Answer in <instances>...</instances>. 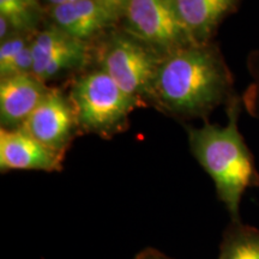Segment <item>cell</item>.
<instances>
[{
    "label": "cell",
    "mask_w": 259,
    "mask_h": 259,
    "mask_svg": "<svg viewBox=\"0 0 259 259\" xmlns=\"http://www.w3.org/2000/svg\"><path fill=\"white\" fill-rule=\"evenodd\" d=\"M95 2L118 23L124 17L126 6L130 0H95Z\"/></svg>",
    "instance_id": "obj_16"
},
{
    "label": "cell",
    "mask_w": 259,
    "mask_h": 259,
    "mask_svg": "<svg viewBox=\"0 0 259 259\" xmlns=\"http://www.w3.org/2000/svg\"><path fill=\"white\" fill-rule=\"evenodd\" d=\"M252 66H253L252 72H253L254 80L248 90L247 96L245 97V103L247 105L248 111L259 118V52L253 57Z\"/></svg>",
    "instance_id": "obj_15"
},
{
    "label": "cell",
    "mask_w": 259,
    "mask_h": 259,
    "mask_svg": "<svg viewBox=\"0 0 259 259\" xmlns=\"http://www.w3.org/2000/svg\"><path fill=\"white\" fill-rule=\"evenodd\" d=\"M181 22L196 45L209 44L225 19L241 0H174Z\"/></svg>",
    "instance_id": "obj_11"
},
{
    "label": "cell",
    "mask_w": 259,
    "mask_h": 259,
    "mask_svg": "<svg viewBox=\"0 0 259 259\" xmlns=\"http://www.w3.org/2000/svg\"><path fill=\"white\" fill-rule=\"evenodd\" d=\"M233 93L231 71L219 47L209 42L164 56L147 100L167 114L205 118L231 101Z\"/></svg>",
    "instance_id": "obj_1"
},
{
    "label": "cell",
    "mask_w": 259,
    "mask_h": 259,
    "mask_svg": "<svg viewBox=\"0 0 259 259\" xmlns=\"http://www.w3.org/2000/svg\"><path fill=\"white\" fill-rule=\"evenodd\" d=\"M30 40L24 36V34L11 35V36L2 41L0 45V77H4L10 65L18 56L19 52L30 44Z\"/></svg>",
    "instance_id": "obj_14"
},
{
    "label": "cell",
    "mask_w": 259,
    "mask_h": 259,
    "mask_svg": "<svg viewBox=\"0 0 259 259\" xmlns=\"http://www.w3.org/2000/svg\"><path fill=\"white\" fill-rule=\"evenodd\" d=\"M64 154L46 147L22 128L0 130V169L59 171Z\"/></svg>",
    "instance_id": "obj_8"
},
{
    "label": "cell",
    "mask_w": 259,
    "mask_h": 259,
    "mask_svg": "<svg viewBox=\"0 0 259 259\" xmlns=\"http://www.w3.org/2000/svg\"><path fill=\"white\" fill-rule=\"evenodd\" d=\"M52 24L70 36L88 42L108 30L116 22L95 0H76L47 9Z\"/></svg>",
    "instance_id": "obj_10"
},
{
    "label": "cell",
    "mask_w": 259,
    "mask_h": 259,
    "mask_svg": "<svg viewBox=\"0 0 259 259\" xmlns=\"http://www.w3.org/2000/svg\"><path fill=\"white\" fill-rule=\"evenodd\" d=\"M163 57L122 29L113 31L103 42L100 69L127 95L143 102Z\"/></svg>",
    "instance_id": "obj_4"
},
{
    "label": "cell",
    "mask_w": 259,
    "mask_h": 259,
    "mask_svg": "<svg viewBox=\"0 0 259 259\" xmlns=\"http://www.w3.org/2000/svg\"><path fill=\"white\" fill-rule=\"evenodd\" d=\"M122 22L126 32L162 56L196 45L174 0H130Z\"/></svg>",
    "instance_id": "obj_5"
},
{
    "label": "cell",
    "mask_w": 259,
    "mask_h": 259,
    "mask_svg": "<svg viewBox=\"0 0 259 259\" xmlns=\"http://www.w3.org/2000/svg\"><path fill=\"white\" fill-rule=\"evenodd\" d=\"M44 14L38 0H0V16L19 34L32 31Z\"/></svg>",
    "instance_id": "obj_12"
},
{
    "label": "cell",
    "mask_w": 259,
    "mask_h": 259,
    "mask_svg": "<svg viewBox=\"0 0 259 259\" xmlns=\"http://www.w3.org/2000/svg\"><path fill=\"white\" fill-rule=\"evenodd\" d=\"M241 102L234 96L228 102V124L204 122L189 128V143L194 157L209 174L219 198L233 218H238L242 194L257 185L259 177L253 158L239 130Z\"/></svg>",
    "instance_id": "obj_2"
},
{
    "label": "cell",
    "mask_w": 259,
    "mask_h": 259,
    "mask_svg": "<svg viewBox=\"0 0 259 259\" xmlns=\"http://www.w3.org/2000/svg\"><path fill=\"white\" fill-rule=\"evenodd\" d=\"M220 259H259V233L241 232L227 244Z\"/></svg>",
    "instance_id": "obj_13"
},
{
    "label": "cell",
    "mask_w": 259,
    "mask_h": 259,
    "mask_svg": "<svg viewBox=\"0 0 259 259\" xmlns=\"http://www.w3.org/2000/svg\"><path fill=\"white\" fill-rule=\"evenodd\" d=\"M10 30H14L11 24L9 23V21L5 17L0 16V38H2V41L10 37Z\"/></svg>",
    "instance_id": "obj_17"
},
{
    "label": "cell",
    "mask_w": 259,
    "mask_h": 259,
    "mask_svg": "<svg viewBox=\"0 0 259 259\" xmlns=\"http://www.w3.org/2000/svg\"><path fill=\"white\" fill-rule=\"evenodd\" d=\"M77 127H79L78 121L70 97L56 89H50L21 126L42 144L63 154L72 141Z\"/></svg>",
    "instance_id": "obj_7"
},
{
    "label": "cell",
    "mask_w": 259,
    "mask_h": 259,
    "mask_svg": "<svg viewBox=\"0 0 259 259\" xmlns=\"http://www.w3.org/2000/svg\"><path fill=\"white\" fill-rule=\"evenodd\" d=\"M50 89L34 74H17L0 82L2 128H21Z\"/></svg>",
    "instance_id": "obj_9"
},
{
    "label": "cell",
    "mask_w": 259,
    "mask_h": 259,
    "mask_svg": "<svg viewBox=\"0 0 259 259\" xmlns=\"http://www.w3.org/2000/svg\"><path fill=\"white\" fill-rule=\"evenodd\" d=\"M45 2H46L48 8H50V6H58V5L67 4V3L76 2V0H45Z\"/></svg>",
    "instance_id": "obj_19"
},
{
    "label": "cell",
    "mask_w": 259,
    "mask_h": 259,
    "mask_svg": "<svg viewBox=\"0 0 259 259\" xmlns=\"http://www.w3.org/2000/svg\"><path fill=\"white\" fill-rule=\"evenodd\" d=\"M32 74L46 83L70 71L80 70L89 59L87 42L77 40L52 24L31 40Z\"/></svg>",
    "instance_id": "obj_6"
},
{
    "label": "cell",
    "mask_w": 259,
    "mask_h": 259,
    "mask_svg": "<svg viewBox=\"0 0 259 259\" xmlns=\"http://www.w3.org/2000/svg\"><path fill=\"white\" fill-rule=\"evenodd\" d=\"M69 97L79 127L103 138L125 130L130 114L142 102L127 95L102 69L78 77Z\"/></svg>",
    "instance_id": "obj_3"
},
{
    "label": "cell",
    "mask_w": 259,
    "mask_h": 259,
    "mask_svg": "<svg viewBox=\"0 0 259 259\" xmlns=\"http://www.w3.org/2000/svg\"><path fill=\"white\" fill-rule=\"evenodd\" d=\"M137 259H168V258L158 253H154V252H147V253L142 254L141 257H138Z\"/></svg>",
    "instance_id": "obj_18"
}]
</instances>
